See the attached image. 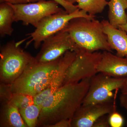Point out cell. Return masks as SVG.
<instances>
[{"instance_id":"obj_14","label":"cell","mask_w":127,"mask_h":127,"mask_svg":"<svg viewBox=\"0 0 127 127\" xmlns=\"http://www.w3.org/2000/svg\"><path fill=\"white\" fill-rule=\"evenodd\" d=\"M108 6L109 24L119 28L127 22V0H109Z\"/></svg>"},{"instance_id":"obj_22","label":"cell","mask_w":127,"mask_h":127,"mask_svg":"<svg viewBox=\"0 0 127 127\" xmlns=\"http://www.w3.org/2000/svg\"><path fill=\"white\" fill-rule=\"evenodd\" d=\"M57 2L59 5H61L64 8V10L69 14L72 13L79 9L77 5L70 4L66 2L64 0H53Z\"/></svg>"},{"instance_id":"obj_19","label":"cell","mask_w":127,"mask_h":127,"mask_svg":"<svg viewBox=\"0 0 127 127\" xmlns=\"http://www.w3.org/2000/svg\"><path fill=\"white\" fill-rule=\"evenodd\" d=\"M8 103L20 110L34 104V97L23 94L13 93Z\"/></svg>"},{"instance_id":"obj_1","label":"cell","mask_w":127,"mask_h":127,"mask_svg":"<svg viewBox=\"0 0 127 127\" xmlns=\"http://www.w3.org/2000/svg\"><path fill=\"white\" fill-rule=\"evenodd\" d=\"M90 79L63 85L48 97L41 105L37 127H49L61 120L72 119L82 103Z\"/></svg>"},{"instance_id":"obj_18","label":"cell","mask_w":127,"mask_h":127,"mask_svg":"<svg viewBox=\"0 0 127 127\" xmlns=\"http://www.w3.org/2000/svg\"><path fill=\"white\" fill-rule=\"evenodd\" d=\"M41 110L40 105L33 104L19 111L28 127H37Z\"/></svg>"},{"instance_id":"obj_9","label":"cell","mask_w":127,"mask_h":127,"mask_svg":"<svg viewBox=\"0 0 127 127\" xmlns=\"http://www.w3.org/2000/svg\"><path fill=\"white\" fill-rule=\"evenodd\" d=\"M41 46V50L35 58L36 62L42 63L57 60L68 51L77 52L80 50L68 32L63 30L48 37Z\"/></svg>"},{"instance_id":"obj_24","label":"cell","mask_w":127,"mask_h":127,"mask_svg":"<svg viewBox=\"0 0 127 127\" xmlns=\"http://www.w3.org/2000/svg\"><path fill=\"white\" fill-rule=\"evenodd\" d=\"M72 119L61 120L49 127H72Z\"/></svg>"},{"instance_id":"obj_17","label":"cell","mask_w":127,"mask_h":127,"mask_svg":"<svg viewBox=\"0 0 127 127\" xmlns=\"http://www.w3.org/2000/svg\"><path fill=\"white\" fill-rule=\"evenodd\" d=\"M109 0H77L78 8L91 16L102 13Z\"/></svg>"},{"instance_id":"obj_8","label":"cell","mask_w":127,"mask_h":127,"mask_svg":"<svg viewBox=\"0 0 127 127\" xmlns=\"http://www.w3.org/2000/svg\"><path fill=\"white\" fill-rule=\"evenodd\" d=\"M10 4L15 12V22L22 21L24 25H31L35 28L46 17L63 10L53 0H40L36 2L18 4Z\"/></svg>"},{"instance_id":"obj_7","label":"cell","mask_w":127,"mask_h":127,"mask_svg":"<svg viewBox=\"0 0 127 127\" xmlns=\"http://www.w3.org/2000/svg\"><path fill=\"white\" fill-rule=\"evenodd\" d=\"M76 52L75 59L66 71L63 86L91 78L98 73L97 67L101 58V52H90L80 50Z\"/></svg>"},{"instance_id":"obj_29","label":"cell","mask_w":127,"mask_h":127,"mask_svg":"<svg viewBox=\"0 0 127 127\" xmlns=\"http://www.w3.org/2000/svg\"><path fill=\"white\" fill-rule=\"evenodd\" d=\"M64 0L72 4H74L75 3L77 2V0Z\"/></svg>"},{"instance_id":"obj_26","label":"cell","mask_w":127,"mask_h":127,"mask_svg":"<svg viewBox=\"0 0 127 127\" xmlns=\"http://www.w3.org/2000/svg\"><path fill=\"white\" fill-rule=\"evenodd\" d=\"M119 98L120 106L124 108L127 112V94L121 93L119 96Z\"/></svg>"},{"instance_id":"obj_3","label":"cell","mask_w":127,"mask_h":127,"mask_svg":"<svg viewBox=\"0 0 127 127\" xmlns=\"http://www.w3.org/2000/svg\"><path fill=\"white\" fill-rule=\"evenodd\" d=\"M59 59L60 58L46 63L38 62L35 60L15 81L10 84L12 92L34 97L39 94L49 86Z\"/></svg>"},{"instance_id":"obj_28","label":"cell","mask_w":127,"mask_h":127,"mask_svg":"<svg viewBox=\"0 0 127 127\" xmlns=\"http://www.w3.org/2000/svg\"><path fill=\"white\" fill-rule=\"evenodd\" d=\"M119 28L121 29V30H123V31L126 32L127 33V22L125 25H123V26L120 27Z\"/></svg>"},{"instance_id":"obj_11","label":"cell","mask_w":127,"mask_h":127,"mask_svg":"<svg viewBox=\"0 0 127 127\" xmlns=\"http://www.w3.org/2000/svg\"><path fill=\"white\" fill-rule=\"evenodd\" d=\"M76 53L75 51H68L60 58L50 84L47 88L34 97V104L41 106L50 95L62 86L66 71L75 59Z\"/></svg>"},{"instance_id":"obj_4","label":"cell","mask_w":127,"mask_h":127,"mask_svg":"<svg viewBox=\"0 0 127 127\" xmlns=\"http://www.w3.org/2000/svg\"><path fill=\"white\" fill-rule=\"evenodd\" d=\"M10 41L1 46L0 52V83L10 84L35 61V57Z\"/></svg>"},{"instance_id":"obj_27","label":"cell","mask_w":127,"mask_h":127,"mask_svg":"<svg viewBox=\"0 0 127 127\" xmlns=\"http://www.w3.org/2000/svg\"><path fill=\"white\" fill-rule=\"evenodd\" d=\"M121 93L124 94H127V77L125 78V81L122 88L120 89Z\"/></svg>"},{"instance_id":"obj_20","label":"cell","mask_w":127,"mask_h":127,"mask_svg":"<svg viewBox=\"0 0 127 127\" xmlns=\"http://www.w3.org/2000/svg\"><path fill=\"white\" fill-rule=\"evenodd\" d=\"M0 98L1 104L7 103L11 97L12 93L11 90L10 84L0 83Z\"/></svg>"},{"instance_id":"obj_5","label":"cell","mask_w":127,"mask_h":127,"mask_svg":"<svg viewBox=\"0 0 127 127\" xmlns=\"http://www.w3.org/2000/svg\"><path fill=\"white\" fill-rule=\"evenodd\" d=\"M78 17L93 18H95V16L90 15L79 9L70 14L64 9L47 16L41 20L33 32L27 34L29 38L31 39L27 43V45L33 42L34 47L37 49L47 38L61 31L71 20Z\"/></svg>"},{"instance_id":"obj_2","label":"cell","mask_w":127,"mask_h":127,"mask_svg":"<svg viewBox=\"0 0 127 127\" xmlns=\"http://www.w3.org/2000/svg\"><path fill=\"white\" fill-rule=\"evenodd\" d=\"M63 30L68 32L80 50L90 52H113L101 22L95 18L78 17L71 20Z\"/></svg>"},{"instance_id":"obj_25","label":"cell","mask_w":127,"mask_h":127,"mask_svg":"<svg viewBox=\"0 0 127 127\" xmlns=\"http://www.w3.org/2000/svg\"><path fill=\"white\" fill-rule=\"evenodd\" d=\"M39 0H0V1L1 2H6L12 4H18L36 2Z\"/></svg>"},{"instance_id":"obj_21","label":"cell","mask_w":127,"mask_h":127,"mask_svg":"<svg viewBox=\"0 0 127 127\" xmlns=\"http://www.w3.org/2000/svg\"><path fill=\"white\" fill-rule=\"evenodd\" d=\"M109 121L111 127H122L124 123L122 116L116 111L109 114Z\"/></svg>"},{"instance_id":"obj_13","label":"cell","mask_w":127,"mask_h":127,"mask_svg":"<svg viewBox=\"0 0 127 127\" xmlns=\"http://www.w3.org/2000/svg\"><path fill=\"white\" fill-rule=\"evenodd\" d=\"M104 33L111 49L116 52V55L120 57L127 56V33L123 30L114 27L108 20H103Z\"/></svg>"},{"instance_id":"obj_10","label":"cell","mask_w":127,"mask_h":127,"mask_svg":"<svg viewBox=\"0 0 127 127\" xmlns=\"http://www.w3.org/2000/svg\"><path fill=\"white\" fill-rule=\"evenodd\" d=\"M116 111L113 101L97 104H82L72 119V127H93L102 116Z\"/></svg>"},{"instance_id":"obj_23","label":"cell","mask_w":127,"mask_h":127,"mask_svg":"<svg viewBox=\"0 0 127 127\" xmlns=\"http://www.w3.org/2000/svg\"><path fill=\"white\" fill-rule=\"evenodd\" d=\"M109 114L104 115L98 118L94 123L93 127H110L109 121Z\"/></svg>"},{"instance_id":"obj_6","label":"cell","mask_w":127,"mask_h":127,"mask_svg":"<svg viewBox=\"0 0 127 127\" xmlns=\"http://www.w3.org/2000/svg\"><path fill=\"white\" fill-rule=\"evenodd\" d=\"M125 79L98 73L90 79L88 91L82 104H97L113 101V91L121 89Z\"/></svg>"},{"instance_id":"obj_12","label":"cell","mask_w":127,"mask_h":127,"mask_svg":"<svg viewBox=\"0 0 127 127\" xmlns=\"http://www.w3.org/2000/svg\"><path fill=\"white\" fill-rule=\"evenodd\" d=\"M98 72H101L113 77H127V56L120 57L112 52L104 51L98 66Z\"/></svg>"},{"instance_id":"obj_16","label":"cell","mask_w":127,"mask_h":127,"mask_svg":"<svg viewBox=\"0 0 127 127\" xmlns=\"http://www.w3.org/2000/svg\"><path fill=\"white\" fill-rule=\"evenodd\" d=\"M15 22V12L10 3L1 2L0 4V35L4 37L12 35L14 30L12 23Z\"/></svg>"},{"instance_id":"obj_15","label":"cell","mask_w":127,"mask_h":127,"mask_svg":"<svg viewBox=\"0 0 127 127\" xmlns=\"http://www.w3.org/2000/svg\"><path fill=\"white\" fill-rule=\"evenodd\" d=\"M0 127H28L19 109L9 103L1 104Z\"/></svg>"}]
</instances>
